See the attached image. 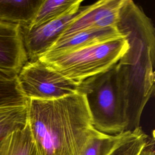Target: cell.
<instances>
[{"instance_id":"1","label":"cell","mask_w":155,"mask_h":155,"mask_svg":"<svg viewBox=\"0 0 155 155\" xmlns=\"http://www.w3.org/2000/svg\"><path fill=\"white\" fill-rule=\"evenodd\" d=\"M116 27L128 48L116 64L128 122L139 127L143 110L154 91L155 31L151 19L132 0H124Z\"/></svg>"},{"instance_id":"2","label":"cell","mask_w":155,"mask_h":155,"mask_svg":"<svg viewBox=\"0 0 155 155\" xmlns=\"http://www.w3.org/2000/svg\"><path fill=\"white\" fill-rule=\"evenodd\" d=\"M27 122L39 155H79L94 128L84 96L28 99Z\"/></svg>"},{"instance_id":"3","label":"cell","mask_w":155,"mask_h":155,"mask_svg":"<svg viewBox=\"0 0 155 155\" xmlns=\"http://www.w3.org/2000/svg\"><path fill=\"white\" fill-rule=\"evenodd\" d=\"M78 93L85 98L92 125L96 130L111 135L127 131L126 110L116 64L81 82Z\"/></svg>"},{"instance_id":"4","label":"cell","mask_w":155,"mask_h":155,"mask_svg":"<svg viewBox=\"0 0 155 155\" xmlns=\"http://www.w3.org/2000/svg\"><path fill=\"white\" fill-rule=\"evenodd\" d=\"M128 48L122 35L76 50L48 52L38 59L66 78L79 84L116 64Z\"/></svg>"},{"instance_id":"5","label":"cell","mask_w":155,"mask_h":155,"mask_svg":"<svg viewBox=\"0 0 155 155\" xmlns=\"http://www.w3.org/2000/svg\"><path fill=\"white\" fill-rule=\"evenodd\" d=\"M28 99H56L78 93V84L66 78L39 59L28 61L18 74Z\"/></svg>"},{"instance_id":"6","label":"cell","mask_w":155,"mask_h":155,"mask_svg":"<svg viewBox=\"0 0 155 155\" xmlns=\"http://www.w3.org/2000/svg\"><path fill=\"white\" fill-rule=\"evenodd\" d=\"M124 1L101 0L90 5L81 7L78 15L70 23L58 40L85 30L116 27Z\"/></svg>"},{"instance_id":"7","label":"cell","mask_w":155,"mask_h":155,"mask_svg":"<svg viewBox=\"0 0 155 155\" xmlns=\"http://www.w3.org/2000/svg\"><path fill=\"white\" fill-rule=\"evenodd\" d=\"M76 13L61 17L36 27L21 26V34L28 61L38 59L59 39L62 33L76 17Z\"/></svg>"},{"instance_id":"8","label":"cell","mask_w":155,"mask_h":155,"mask_svg":"<svg viewBox=\"0 0 155 155\" xmlns=\"http://www.w3.org/2000/svg\"><path fill=\"white\" fill-rule=\"evenodd\" d=\"M28 61L21 26L0 22V69L18 74Z\"/></svg>"},{"instance_id":"9","label":"cell","mask_w":155,"mask_h":155,"mask_svg":"<svg viewBox=\"0 0 155 155\" xmlns=\"http://www.w3.org/2000/svg\"><path fill=\"white\" fill-rule=\"evenodd\" d=\"M121 35L116 27L85 30L65 39L58 40L47 53L68 51L115 38Z\"/></svg>"},{"instance_id":"10","label":"cell","mask_w":155,"mask_h":155,"mask_svg":"<svg viewBox=\"0 0 155 155\" xmlns=\"http://www.w3.org/2000/svg\"><path fill=\"white\" fill-rule=\"evenodd\" d=\"M43 0H0V22L26 26L33 19Z\"/></svg>"},{"instance_id":"11","label":"cell","mask_w":155,"mask_h":155,"mask_svg":"<svg viewBox=\"0 0 155 155\" xmlns=\"http://www.w3.org/2000/svg\"><path fill=\"white\" fill-rule=\"evenodd\" d=\"M154 131L152 136L140 127L127 131L109 155H155Z\"/></svg>"},{"instance_id":"12","label":"cell","mask_w":155,"mask_h":155,"mask_svg":"<svg viewBox=\"0 0 155 155\" xmlns=\"http://www.w3.org/2000/svg\"><path fill=\"white\" fill-rule=\"evenodd\" d=\"M82 0H43L31 23L26 25L36 27L68 15L77 12Z\"/></svg>"},{"instance_id":"13","label":"cell","mask_w":155,"mask_h":155,"mask_svg":"<svg viewBox=\"0 0 155 155\" xmlns=\"http://www.w3.org/2000/svg\"><path fill=\"white\" fill-rule=\"evenodd\" d=\"M0 155H39L28 122L0 140Z\"/></svg>"},{"instance_id":"14","label":"cell","mask_w":155,"mask_h":155,"mask_svg":"<svg viewBox=\"0 0 155 155\" xmlns=\"http://www.w3.org/2000/svg\"><path fill=\"white\" fill-rule=\"evenodd\" d=\"M28 101L19 85L18 74L0 69V107L27 105Z\"/></svg>"},{"instance_id":"15","label":"cell","mask_w":155,"mask_h":155,"mask_svg":"<svg viewBox=\"0 0 155 155\" xmlns=\"http://www.w3.org/2000/svg\"><path fill=\"white\" fill-rule=\"evenodd\" d=\"M27 124V105L0 107V140Z\"/></svg>"},{"instance_id":"16","label":"cell","mask_w":155,"mask_h":155,"mask_svg":"<svg viewBox=\"0 0 155 155\" xmlns=\"http://www.w3.org/2000/svg\"><path fill=\"white\" fill-rule=\"evenodd\" d=\"M124 134L111 135L94 129L79 155H109Z\"/></svg>"}]
</instances>
